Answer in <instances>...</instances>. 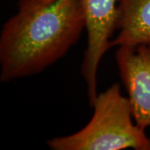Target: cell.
Segmentation results:
<instances>
[{
  "label": "cell",
  "mask_w": 150,
  "mask_h": 150,
  "mask_svg": "<svg viewBox=\"0 0 150 150\" xmlns=\"http://www.w3.org/2000/svg\"><path fill=\"white\" fill-rule=\"evenodd\" d=\"M84 29L79 0H18L0 32V81L40 74L64 58Z\"/></svg>",
  "instance_id": "obj_1"
},
{
  "label": "cell",
  "mask_w": 150,
  "mask_h": 150,
  "mask_svg": "<svg viewBox=\"0 0 150 150\" xmlns=\"http://www.w3.org/2000/svg\"><path fill=\"white\" fill-rule=\"evenodd\" d=\"M93 112L85 126L74 134L47 140L52 150H150L145 129L134 121L128 97L114 83L98 93Z\"/></svg>",
  "instance_id": "obj_2"
},
{
  "label": "cell",
  "mask_w": 150,
  "mask_h": 150,
  "mask_svg": "<svg viewBox=\"0 0 150 150\" xmlns=\"http://www.w3.org/2000/svg\"><path fill=\"white\" fill-rule=\"evenodd\" d=\"M85 17L87 48L81 65V74L87 86L90 107L98 95V71L103 57L111 48L116 31L118 0H79Z\"/></svg>",
  "instance_id": "obj_3"
},
{
  "label": "cell",
  "mask_w": 150,
  "mask_h": 150,
  "mask_svg": "<svg viewBox=\"0 0 150 150\" xmlns=\"http://www.w3.org/2000/svg\"><path fill=\"white\" fill-rule=\"evenodd\" d=\"M117 48L115 60L134 121L146 130L150 128V45Z\"/></svg>",
  "instance_id": "obj_4"
},
{
  "label": "cell",
  "mask_w": 150,
  "mask_h": 150,
  "mask_svg": "<svg viewBox=\"0 0 150 150\" xmlns=\"http://www.w3.org/2000/svg\"><path fill=\"white\" fill-rule=\"evenodd\" d=\"M111 47L150 45V0H118Z\"/></svg>",
  "instance_id": "obj_5"
}]
</instances>
